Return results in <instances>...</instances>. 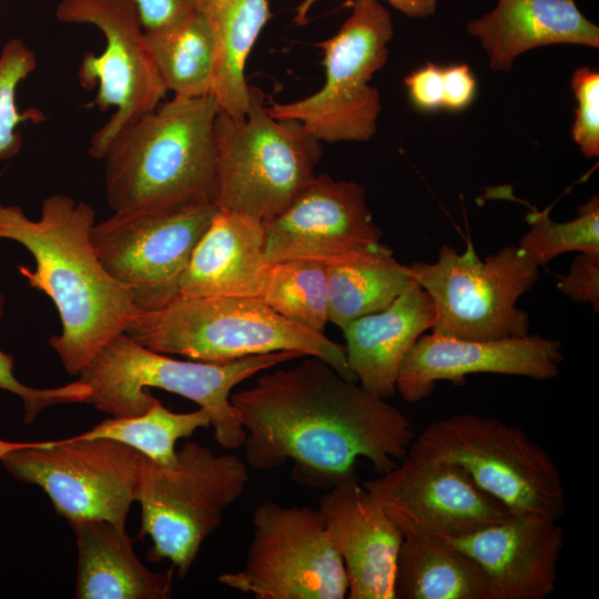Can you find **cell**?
<instances>
[{
	"instance_id": "27",
	"label": "cell",
	"mask_w": 599,
	"mask_h": 599,
	"mask_svg": "<svg viewBox=\"0 0 599 599\" xmlns=\"http://www.w3.org/2000/svg\"><path fill=\"white\" fill-rule=\"evenodd\" d=\"M145 37L166 92L183 98L211 94L216 44L202 6L173 24L145 31Z\"/></svg>"
},
{
	"instance_id": "2",
	"label": "cell",
	"mask_w": 599,
	"mask_h": 599,
	"mask_svg": "<svg viewBox=\"0 0 599 599\" xmlns=\"http://www.w3.org/2000/svg\"><path fill=\"white\" fill-rule=\"evenodd\" d=\"M94 222L91 205L65 194L45 199L37 221L19 206L0 207V238L18 242L32 254L35 270L19 271L58 309L62 332L49 345L70 375H79L140 312L131 291L100 262L90 238Z\"/></svg>"
},
{
	"instance_id": "26",
	"label": "cell",
	"mask_w": 599,
	"mask_h": 599,
	"mask_svg": "<svg viewBox=\"0 0 599 599\" xmlns=\"http://www.w3.org/2000/svg\"><path fill=\"white\" fill-rule=\"evenodd\" d=\"M213 27L216 57L211 85L221 111L241 119L250 105L245 65L262 29L272 17L267 0H202Z\"/></svg>"
},
{
	"instance_id": "12",
	"label": "cell",
	"mask_w": 599,
	"mask_h": 599,
	"mask_svg": "<svg viewBox=\"0 0 599 599\" xmlns=\"http://www.w3.org/2000/svg\"><path fill=\"white\" fill-rule=\"evenodd\" d=\"M244 566L219 576L224 586L255 599H343L348 580L318 509L258 505Z\"/></svg>"
},
{
	"instance_id": "39",
	"label": "cell",
	"mask_w": 599,
	"mask_h": 599,
	"mask_svg": "<svg viewBox=\"0 0 599 599\" xmlns=\"http://www.w3.org/2000/svg\"><path fill=\"white\" fill-rule=\"evenodd\" d=\"M21 444L20 443H8L0 440V458L8 451L18 448Z\"/></svg>"
},
{
	"instance_id": "37",
	"label": "cell",
	"mask_w": 599,
	"mask_h": 599,
	"mask_svg": "<svg viewBox=\"0 0 599 599\" xmlns=\"http://www.w3.org/2000/svg\"><path fill=\"white\" fill-rule=\"evenodd\" d=\"M443 82L444 109L460 111L473 102L477 83L467 64H453L443 68Z\"/></svg>"
},
{
	"instance_id": "24",
	"label": "cell",
	"mask_w": 599,
	"mask_h": 599,
	"mask_svg": "<svg viewBox=\"0 0 599 599\" xmlns=\"http://www.w3.org/2000/svg\"><path fill=\"white\" fill-rule=\"evenodd\" d=\"M325 265L328 322L345 328L351 322L387 308L398 296L419 285L409 265L379 243L356 250Z\"/></svg>"
},
{
	"instance_id": "4",
	"label": "cell",
	"mask_w": 599,
	"mask_h": 599,
	"mask_svg": "<svg viewBox=\"0 0 599 599\" xmlns=\"http://www.w3.org/2000/svg\"><path fill=\"white\" fill-rule=\"evenodd\" d=\"M302 356L282 351L223 363L179 361L121 333L99 349L79 373V380L91 389L87 403L116 418L148 412L156 400L148 388L177 394L209 410L217 444L235 449L243 446L245 432L231 403L232 389L262 370Z\"/></svg>"
},
{
	"instance_id": "18",
	"label": "cell",
	"mask_w": 599,
	"mask_h": 599,
	"mask_svg": "<svg viewBox=\"0 0 599 599\" xmlns=\"http://www.w3.org/2000/svg\"><path fill=\"white\" fill-rule=\"evenodd\" d=\"M318 510L342 558L348 599H395L403 535L356 477L327 489Z\"/></svg>"
},
{
	"instance_id": "34",
	"label": "cell",
	"mask_w": 599,
	"mask_h": 599,
	"mask_svg": "<svg viewBox=\"0 0 599 599\" xmlns=\"http://www.w3.org/2000/svg\"><path fill=\"white\" fill-rule=\"evenodd\" d=\"M558 288L577 303L591 304L599 311V253L578 252L569 273L558 282Z\"/></svg>"
},
{
	"instance_id": "23",
	"label": "cell",
	"mask_w": 599,
	"mask_h": 599,
	"mask_svg": "<svg viewBox=\"0 0 599 599\" xmlns=\"http://www.w3.org/2000/svg\"><path fill=\"white\" fill-rule=\"evenodd\" d=\"M78 552L75 598L166 599L172 593L173 568L148 569L135 556L125 527L108 520L70 522Z\"/></svg>"
},
{
	"instance_id": "3",
	"label": "cell",
	"mask_w": 599,
	"mask_h": 599,
	"mask_svg": "<svg viewBox=\"0 0 599 599\" xmlns=\"http://www.w3.org/2000/svg\"><path fill=\"white\" fill-rule=\"evenodd\" d=\"M219 111L212 94L174 95L122 126L103 156L109 206L119 212L191 197L216 204Z\"/></svg>"
},
{
	"instance_id": "16",
	"label": "cell",
	"mask_w": 599,
	"mask_h": 599,
	"mask_svg": "<svg viewBox=\"0 0 599 599\" xmlns=\"http://www.w3.org/2000/svg\"><path fill=\"white\" fill-rule=\"evenodd\" d=\"M268 263L313 260L326 263L380 243L365 190L355 182L315 175L278 215L262 222Z\"/></svg>"
},
{
	"instance_id": "20",
	"label": "cell",
	"mask_w": 599,
	"mask_h": 599,
	"mask_svg": "<svg viewBox=\"0 0 599 599\" xmlns=\"http://www.w3.org/2000/svg\"><path fill=\"white\" fill-rule=\"evenodd\" d=\"M268 264L262 222L219 209L193 250L179 296L261 300Z\"/></svg>"
},
{
	"instance_id": "8",
	"label": "cell",
	"mask_w": 599,
	"mask_h": 599,
	"mask_svg": "<svg viewBox=\"0 0 599 599\" xmlns=\"http://www.w3.org/2000/svg\"><path fill=\"white\" fill-rule=\"evenodd\" d=\"M176 457L167 468L142 455L136 501L140 537L152 539L149 560L169 559L184 578L224 511L245 491L250 473L236 455H216L195 441L185 443Z\"/></svg>"
},
{
	"instance_id": "33",
	"label": "cell",
	"mask_w": 599,
	"mask_h": 599,
	"mask_svg": "<svg viewBox=\"0 0 599 599\" xmlns=\"http://www.w3.org/2000/svg\"><path fill=\"white\" fill-rule=\"evenodd\" d=\"M571 89L577 101L572 140L586 158L599 155V73L588 67L575 71Z\"/></svg>"
},
{
	"instance_id": "14",
	"label": "cell",
	"mask_w": 599,
	"mask_h": 599,
	"mask_svg": "<svg viewBox=\"0 0 599 599\" xmlns=\"http://www.w3.org/2000/svg\"><path fill=\"white\" fill-rule=\"evenodd\" d=\"M55 17L67 23L95 26L105 38L100 54L85 53L79 68L80 84L92 89L91 103L109 121L91 138L89 153L103 159L112 136L125 124L154 110L166 90L153 62L139 11L131 0H61Z\"/></svg>"
},
{
	"instance_id": "29",
	"label": "cell",
	"mask_w": 599,
	"mask_h": 599,
	"mask_svg": "<svg viewBox=\"0 0 599 599\" xmlns=\"http://www.w3.org/2000/svg\"><path fill=\"white\" fill-rule=\"evenodd\" d=\"M261 301L287 321L323 333L328 322L325 265L313 260L270 263Z\"/></svg>"
},
{
	"instance_id": "31",
	"label": "cell",
	"mask_w": 599,
	"mask_h": 599,
	"mask_svg": "<svg viewBox=\"0 0 599 599\" xmlns=\"http://www.w3.org/2000/svg\"><path fill=\"white\" fill-rule=\"evenodd\" d=\"M35 67L34 53L21 40L6 43L0 54V159H9L20 150L21 135L17 128L21 123L43 119L39 110L21 111L16 99L18 85Z\"/></svg>"
},
{
	"instance_id": "5",
	"label": "cell",
	"mask_w": 599,
	"mask_h": 599,
	"mask_svg": "<svg viewBox=\"0 0 599 599\" xmlns=\"http://www.w3.org/2000/svg\"><path fill=\"white\" fill-rule=\"evenodd\" d=\"M124 333L154 352L212 363L297 352L318 357L345 379L357 382L345 347L287 321L260 298L177 296L160 309L139 312Z\"/></svg>"
},
{
	"instance_id": "38",
	"label": "cell",
	"mask_w": 599,
	"mask_h": 599,
	"mask_svg": "<svg viewBox=\"0 0 599 599\" xmlns=\"http://www.w3.org/2000/svg\"><path fill=\"white\" fill-rule=\"evenodd\" d=\"M318 0H303L295 8L294 23L304 26L308 22V12ZM393 8L410 18H428L437 8L438 0H386Z\"/></svg>"
},
{
	"instance_id": "36",
	"label": "cell",
	"mask_w": 599,
	"mask_h": 599,
	"mask_svg": "<svg viewBox=\"0 0 599 599\" xmlns=\"http://www.w3.org/2000/svg\"><path fill=\"white\" fill-rule=\"evenodd\" d=\"M144 31L173 24L201 7L202 0H131Z\"/></svg>"
},
{
	"instance_id": "19",
	"label": "cell",
	"mask_w": 599,
	"mask_h": 599,
	"mask_svg": "<svg viewBox=\"0 0 599 599\" xmlns=\"http://www.w3.org/2000/svg\"><path fill=\"white\" fill-rule=\"evenodd\" d=\"M444 539L481 566L490 599H545L556 591L564 546L558 521L510 515L473 534Z\"/></svg>"
},
{
	"instance_id": "13",
	"label": "cell",
	"mask_w": 599,
	"mask_h": 599,
	"mask_svg": "<svg viewBox=\"0 0 599 599\" xmlns=\"http://www.w3.org/2000/svg\"><path fill=\"white\" fill-rule=\"evenodd\" d=\"M141 459L142 454L121 441L79 435L22 443L0 463L17 480L42 488L69 524L99 519L125 527L136 501Z\"/></svg>"
},
{
	"instance_id": "22",
	"label": "cell",
	"mask_w": 599,
	"mask_h": 599,
	"mask_svg": "<svg viewBox=\"0 0 599 599\" xmlns=\"http://www.w3.org/2000/svg\"><path fill=\"white\" fill-rule=\"evenodd\" d=\"M479 39L494 71L511 69L515 59L549 44L599 48V28L578 9L575 0H497L496 7L467 22Z\"/></svg>"
},
{
	"instance_id": "11",
	"label": "cell",
	"mask_w": 599,
	"mask_h": 599,
	"mask_svg": "<svg viewBox=\"0 0 599 599\" xmlns=\"http://www.w3.org/2000/svg\"><path fill=\"white\" fill-rule=\"evenodd\" d=\"M219 207L205 197L114 212L94 224L90 238L104 268L132 293L140 312L180 295L193 250Z\"/></svg>"
},
{
	"instance_id": "6",
	"label": "cell",
	"mask_w": 599,
	"mask_h": 599,
	"mask_svg": "<svg viewBox=\"0 0 599 599\" xmlns=\"http://www.w3.org/2000/svg\"><path fill=\"white\" fill-rule=\"evenodd\" d=\"M216 205L261 222L281 214L314 179L321 142L303 125L277 119L250 87L245 116L219 111L214 121Z\"/></svg>"
},
{
	"instance_id": "30",
	"label": "cell",
	"mask_w": 599,
	"mask_h": 599,
	"mask_svg": "<svg viewBox=\"0 0 599 599\" xmlns=\"http://www.w3.org/2000/svg\"><path fill=\"white\" fill-rule=\"evenodd\" d=\"M526 220L530 229L519 241V248L538 266L566 252L599 253V200L595 194L579 205L577 217L555 222L549 209H534Z\"/></svg>"
},
{
	"instance_id": "28",
	"label": "cell",
	"mask_w": 599,
	"mask_h": 599,
	"mask_svg": "<svg viewBox=\"0 0 599 599\" xmlns=\"http://www.w3.org/2000/svg\"><path fill=\"white\" fill-rule=\"evenodd\" d=\"M212 424L209 410L200 407L190 413H175L167 409L159 399L148 412L135 417H112L82 437H103L121 441L162 467H173L177 457L175 444L180 438L190 437L199 428Z\"/></svg>"
},
{
	"instance_id": "10",
	"label": "cell",
	"mask_w": 599,
	"mask_h": 599,
	"mask_svg": "<svg viewBox=\"0 0 599 599\" xmlns=\"http://www.w3.org/2000/svg\"><path fill=\"white\" fill-rule=\"evenodd\" d=\"M435 307L433 333L470 341L529 334L528 314L518 298L539 278V266L519 246H504L481 261L471 241L458 253L443 245L434 263L409 265Z\"/></svg>"
},
{
	"instance_id": "7",
	"label": "cell",
	"mask_w": 599,
	"mask_h": 599,
	"mask_svg": "<svg viewBox=\"0 0 599 599\" xmlns=\"http://www.w3.org/2000/svg\"><path fill=\"white\" fill-rule=\"evenodd\" d=\"M408 455L459 466L511 515L558 521L565 514V487L552 457L525 430L497 418H440L414 438Z\"/></svg>"
},
{
	"instance_id": "35",
	"label": "cell",
	"mask_w": 599,
	"mask_h": 599,
	"mask_svg": "<svg viewBox=\"0 0 599 599\" xmlns=\"http://www.w3.org/2000/svg\"><path fill=\"white\" fill-rule=\"evenodd\" d=\"M412 103L420 111L444 109L443 68L426 63L404 79Z\"/></svg>"
},
{
	"instance_id": "17",
	"label": "cell",
	"mask_w": 599,
	"mask_h": 599,
	"mask_svg": "<svg viewBox=\"0 0 599 599\" xmlns=\"http://www.w3.org/2000/svg\"><path fill=\"white\" fill-rule=\"evenodd\" d=\"M562 361L561 343L539 335L470 341L423 334L402 363L396 392L405 402L416 403L427 398L439 380L461 384L478 373L548 380L559 375Z\"/></svg>"
},
{
	"instance_id": "15",
	"label": "cell",
	"mask_w": 599,
	"mask_h": 599,
	"mask_svg": "<svg viewBox=\"0 0 599 599\" xmlns=\"http://www.w3.org/2000/svg\"><path fill=\"white\" fill-rule=\"evenodd\" d=\"M363 486L406 539L460 537L511 515L463 468L425 457L407 455Z\"/></svg>"
},
{
	"instance_id": "9",
	"label": "cell",
	"mask_w": 599,
	"mask_h": 599,
	"mask_svg": "<svg viewBox=\"0 0 599 599\" xmlns=\"http://www.w3.org/2000/svg\"><path fill=\"white\" fill-rule=\"evenodd\" d=\"M347 4L351 13L342 27L317 44L324 55V85L304 99L267 106L272 116L300 122L319 142L368 141L382 111L379 91L370 81L388 60L392 16L378 0Z\"/></svg>"
},
{
	"instance_id": "25",
	"label": "cell",
	"mask_w": 599,
	"mask_h": 599,
	"mask_svg": "<svg viewBox=\"0 0 599 599\" xmlns=\"http://www.w3.org/2000/svg\"><path fill=\"white\" fill-rule=\"evenodd\" d=\"M395 599H490L481 566L444 538L403 539Z\"/></svg>"
},
{
	"instance_id": "21",
	"label": "cell",
	"mask_w": 599,
	"mask_h": 599,
	"mask_svg": "<svg viewBox=\"0 0 599 599\" xmlns=\"http://www.w3.org/2000/svg\"><path fill=\"white\" fill-rule=\"evenodd\" d=\"M427 292L417 285L387 308L362 316L343 328L347 364L368 393L388 398L396 393L402 363L417 338L435 323Z\"/></svg>"
},
{
	"instance_id": "1",
	"label": "cell",
	"mask_w": 599,
	"mask_h": 599,
	"mask_svg": "<svg viewBox=\"0 0 599 599\" xmlns=\"http://www.w3.org/2000/svg\"><path fill=\"white\" fill-rule=\"evenodd\" d=\"M231 403L245 432L246 464L268 471L291 461L292 478L313 489L356 477L359 457L385 474L415 438L404 413L315 356L260 376Z\"/></svg>"
},
{
	"instance_id": "32",
	"label": "cell",
	"mask_w": 599,
	"mask_h": 599,
	"mask_svg": "<svg viewBox=\"0 0 599 599\" xmlns=\"http://www.w3.org/2000/svg\"><path fill=\"white\" fill-rule=\"evenodd\" d=\"M4 297L0 292V317L3 314ZM12 356L0 351V389L16 394L24 408L23 420L32 424L43 409L55 404L87 403L91 395L90 387L77 380L54 388L29 387L13 374Z\"/></svg>"
}]
</instances>
